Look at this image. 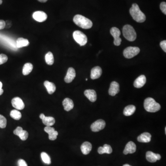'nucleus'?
I'll use <instances>...</instances> for the list:
<instances>
[{
  "instance_id": "28",
  "label": "nucleus",
  "mask_w": 166,
  "mask_h": 166,
  "mask_svg": "<svg viewBox=\"0 0 166 166\" xmlns=\"http://www.w3.org/2000/svg\"><path fill=\"white\" fill-rule=\"evenodd\" d=\"M10 116L16 120H19L22 117L21 113L16 109L12 110L10 112Z\"/></svg>"
},
{
  "instance_id": "39",
  "label": "nucleus",
  "mask_w": 166,
  "mask_h": 166,
  "mask_svg": "<svg viewBox=\"0 0 166 166\" xmlns=\"http://www.w3.org/2000/svg\"><path fill=\"white\" fill-rule=\"evenodd\" d=\"M5 28V21L0 20V30H2Z\"/></svg>"
},
{
  "instance_id": "7",
  "label": "nucleus",
  "mask_w": 166,
  "mask_h": 166,
  "mask_svg": "<svg viewBox=\"0 0 166 166\" xmlns=\"http://www.w3.org/2000/svg\"><path fill=\"white\" fill-rule=\"evenodd\" d=\"M110 33L114 37V43L116 46H119L121 43V39L120 38V32L117 28L112 27L110 30Z\"/></svg>"
},
{
  "instance_id": "29",
  "label": "nucleus",
  "mask_w": 166,
  "mask_h": 166,
  "mask_svg": "<svg viewBox=\"0 0 166 166\" xmlns=\"http://www.w3.org/2000/svg\"><path fill=\"white\" fill-rule=\"evenodd\" d=\"M41 158L44 163L48 164V165L51 164V161L50 158L47 153L44 152H42L41 154Z\"/></svg>"
},
{
  "instance_id": "32",
  "label": "nucleus",
  "mask_w": 166,
  "mask_h": 166,
  "mask_svg": "<svg viewBox=\"0 0 166 166\" xmlns=\"http://www.w3.org/2000/svg\"><path fill=\"white\" fill-rule=\"evenodd\" d=\"M8 60L7 55L4 54H0V65L6 63Z\"/></svg>"
},
{
  "instance_id": "43",
  "label": "nucleus",
  "mask_w": 166,
  "mask_h": 166,
  "mask_svg": "<svg viewBox=\"0 0 166 166\" xmlns=\"http://www.w3.org/2000/svg\"><path fill=\"white\" fill-rule=\"evenodd\" d=\"M123 166H130V165H129V164H126L123 165Z\"/></svg>"
},
{
  "instance_id": "31",
  "label": "nucleus",
  "mask_w": 166,
  "mask_h": 166,
  "mask_svg": "<svg viewBox=\"0 0 166 166\" xmlns=\"http://www.w3.org/2000/svg\"><path fill=\"white\" fill-rule=\"evenodd\" d=\"M18 136L20 138V140L23 141H25L27 139L28 137V133L26 131L23 130Z\"/></svg>"
},
{
  "instance_id": "24",
  "label": "nucleus",
  "mask_w": 166,
  "mask_h": 166,
  "mask_svg": "<svg viewBox=\"0 0 166 166\" xmlns=\"http://www.w3.org/2000/svg\"><path fill=\"white\" fill-rule=\"evenodd\" d=\"M29 45L28 40L26 39L20 37L17 40L16 46L18 48H21L22 47H26Z\"/></svg>"
},
{
  "instance_id": "23",
  "label": "nucleus",
  "mask_w": 166,
  "mask_h": 166,
  "mask_svg": "<svg viewBox=\"0 0 166 166\" xmlns=\"http://www.w3.org/2000/svg\"><path fill=\"white\" fill-rule=\"evenodd\" d=\"M136 110L135 106L133 105H128L126 106L123 111V114L125 116H132Z\"/></svg>"
},
{
  "instance_id": "25",
  "label": "nucleus",
  "mask_w": 166,
  "mask_h": 166,
  "mask_svg": "<svg viewBox=\"0 0 166 166\" xmlns=\"http://www.w3.org/2000/svg\"><path fill=\"white\" fill-rule=\"evenodd\" d=\"M43 123L47 126H51L55 123V119L52 117L45 116L42 119Z\"/></svg>"
},
{
  "instance_id": "8",
  "label": "nucleus",
  "mask_w": 166,
  "mask_h": 166,
  "mask_svg": "<svg viewBox=\"0 0 166 166\" xmlns=\"http://www.w3.org/2000/svg\"><path fill=\"white\" fill-rule=\"evenodd\" d=\"M106 126V123L102 119H99L94 122L91 125V128L94 132H98L104 129Z\"/></svg>"
},
{
  "instance_id": "42",
  "label": "nucleus",
  "mask_w": 166,
  "mask_h": 166,
  "mask_svg": "<svg viewBox=\"0 0 166 166\" xmlns=\"http://www.w3.org/2000/svg\"><path fill=\"white\" fill-rule=\"evenodd\" d=\"M37 1H39V2H43V3H44V2H46L48 0H37Z\"/></svg>"
},
{
  "instance_id": "41",
  "label": "nucleus",
  "mask_w": 166,
  "mask_h": 166,
  "mask_svg": "<svg viewBox=\"0 0 166 166\" xmlns=\"http://www.w3.org/2000/svg\"><path fill=\"white\" fill-rule=\"evenodd\" d=\"M45 116V115H44V114H41V115H40V116L39 117H40V118L41 119H42Z\"/></svg>"
},
{
  "instance_id": "22",
  "label": "nucleus",
  "mask_w": 166,
  "mask_h": 166,
  "mask_svg": "<svg viewBox=\"0 0 166 166\" xmlns=\"http://www.w3.org/2000/svg\"><path fill=\"white\" fill-rule=\"evenodd\" d=\"M98 152L99 154H103L104 153L110 154L112 152V149L110 145L105 144L103 147H100L98 149Z\"/></svg>"
},
{
  "instance_id": "19",
  "label": "nucleus",
  "mask_w": 166,
  "mask_h": 166,
  "mask_svg": "<svg viewBox=\"0 0 166 166\" xmlns=\"http://www.w3.org/2000/svg\"><path fill=\"white\" fill-rule=\"evenodd\" d=\"M92 145L89 142H85L81 146V150L84 155H87L92 150Z\"/></svg>"
},
{
  "instance_id": "13",
  "label": "nucleus",
  "mask_w": 166,
  "mask_h": 166,
  "mask_svg": "<svg viewBox=\"0 0 166 166\" xmlns=\"http://www.w3.org/2000/svg\"><path fill=\"white\" fill-rule=\"evenodd\" d=\"M146 159L150 162H156L157 160H160L161 158V155L158 154H155L151 151H147L146 154Z\"/></svg>"
},
{
  "instance_id": "33",
  "label": "nucleus",
  "mask_w": 166,
  "mask_h": 166,
  "mask_svg": "<svg viewBox=\"0 0 166 166\" xmlns=\"http://www.w3.org/2000/svg\"><path fill=\"white\" fill-rule=\"evenodd\" d=\"M58 135V132L57 131H54L52 133L49 135V140L52 141L55 140L57 138V136Z\"/></svg>"
},
{
  "instance_id": "35",
  "label": "nucleus",
  "mask_w": 166,
  "mask_h": 166,
  "mask_svg": "<svg viewBox=\"0 0 166 166\" xmlns=\"http://www.w3.org/2000/svg\"><path fill=\"white\" fill-rule=\"evenodd\" d=\"M160 9L161 12L164 13V15H166V3L165 2H162L160 4Z\"/></svg>"
},
{
  "instance_id": "26",
  "label": "nucleus",
  "mask_w": 166,
  "mask_h": 166,
  "mask_svg": "<svg viewBox=\"0 0 166 166\" xmlns=\"http://www.w3.org/2000/svg\"><path fill=\"white\" fill-rule=\"evenodd\" d=\"M33 69V65L31 63H26L24 65L23 68V73L24 75H27L31 73Z\"/></svg>"
},
{
  "instance_id": "34",
  "label": "nucleus",
  "mask_w": 166,
  "mask_h": 166,
  "mask_svg": "<svg viewBox=\"0 0 166 166\" xmlns=\"http://www.w3.org/2000/svg\"><path fill=\"white\" fill-rule=\"evenodd\" d=\"M44 131L49 135L53 133L55 131V129L53 127H51V126H46L44 129Z\"/></svg>"
},
{
  "instance_id": "12",
  "label": "nucleus",
  "mask_w": 166,
  "mask_h": 166,
  "mask_svg": "<svg viewBox=\"0 0 166 166\" xmlns=\"http://www.w3.org/2000/svg\"><path fill=\"white\" fill-rule=\"evenodd\" d=\"M119 92V85L117 82L113 81L111 83L109 93L111 96H115Z\"/></svg>"
},
{
  "instance_id": "46",
  "label": "nucleus",
  "mask_w": 166,
  "mask_h": 166,
  "mask_svg": "<svg viewBox=\"0 0 166 166\" xmlns=\"http://www.w3.org/2000/svg\"><path fill=\"white\" fill-rule=\"evenodd\" d=\"M85 80H86V81H87V80H88V79H87V78H86V79H85Z\"/></svg>"
},
{
  "instance_id": "2",
  "label": "nucleus",
  "mask_w": 166,
  "mask_h": 166,
  "mask_svg": "<svg viewBox=\"0 0 166 166\" xmlns=\"http://www.w3.org/2000/svg\"><path fill=\"white\" fill-rule=\"evenodd\" d=\"M73 20L77 26L83 29H90L93 26L92 22L90 19L81 15H76L74 17Z\"/></svg>"
},
{
  "instance_id": "1",
  "label": "nucleus",
  "mask_w": 166,
  "mask_h": 166,
  "mask_svg": "<svg viewBox=\"0 0 166 166\" xmlns=\"http://www.w3.org/2000/svg\"><path fill=\"white\" fill-rule=\"evenodd\" d=\"M130 13L134 20L138 23H143L146 20V16L136 3H133L130 9Z\"/></svg>"
},
{
  "instance_id": "15",
  "label": "nucleus",
  "mask_w": 166,
  "mask_h": 166,
  "mask_svg": "<svg viewBox=\"0 0 166 166\" xmlns=\"http://www.w3.org/2000/svg\"><path fill=\"white\" fill-rule=\"evenodd\" d=\"M146 82V77L142 75L136 78L134 82V86L137 88H140L143 87Z\"/></svg>"
},
{
  "instance_id": "14",
  "label": "nucleus",
  "mask_w": 166,
  "mask_h": 166,
  "mask_svg": "<svg viewBox=\"0 0 166 166\" xmlns=\"http://www.w3.org/2000/svg\"><path fill=\"white\" fill-rule=\"evenodd\" d=\"M136 150V145L134 143L130 141L126 144L123 151V153L125 155L133 154L135 152Z\"/></svg>"
},
{
  "instance_id": "3",
  "label": "nucleus",
  "mask_w": 166,
  "mask_h": 166,
  "mask_svg": "<svg viewBox=\"0 0 166 166\" xmlns=\"http://www.w3.org/2000/svg\"><path fill=\"white\" fill-rule=\"evenodd\" d=\"M144 108L147 112L155 113L160 110L161 107L159 103L156 102L154 99L148 98L144 100Z\"/></svg>"
},
{
  "instance_id": "27",
  "label": "nucleus",
  "mask_w": 166,
  "mask_h": 166,
  "mask_svg": "<svg viewBox=\"0 0 166 166\" xmlns=\"http://www.w3.org/2000/svg\"><path fill=\"white\" fill-rule=\"evenodd\" d=\"M45 61L49 65H52L54 62V58L53 54L51 52H49L46 54L45 57Z\"/></svg>"
},
{
  "instance_id": "6",
  "label": "nucleus",
  "mask_w": 166,
  "mask_h": 166,
  "mask_svg": "<svg viewBox=\"0 0 166 166\" xmlns=\"http://www.w3.org/2000/svg\"><path fill=\"white\" fill-rule=\"evenodd\" d=\"M140 48L137 47H128L126 48L123 51L124 57L127 59H131L140 53Z\"/></svg>"
},
{
  "instance_id": "40",
  "label": "nucleus",
  "mask_w": 166,
  "mask_h": 166,
  "mask_svg": "<svg viewBox=\"0 0 166 166\" xmlns=\"http://www.w3.org/2000/svg\"><path fill=\"white\" fill-rule=\"evenodd\" d=\"M2 83L0 81V95H2L3 93V90L2 89Z\"/></svg>"
},
{
  "instance_id": "4",
  "label": "nucleus",
  "mask_w": 166,
  "mask_h": 166,
  "mask_svg": "<svg viewBox=\"0 0 166 166\" xmlns=\"http://www.w3.org/2000/svg\"><path fill=\"white\" fill-rule=\"evenodd\" d=\"M122 32L125 38L128 41L133 42L136 39V33L132 26L129 25H125L123 27Z\"/></svg>"
},
{
  "instance_id": "37",
  "label": "nucleus",
  "mask_w": 166,
  "mask_h": 166,
  "mask_svg": "<svg viewBox=\"0 0 166 166\" xmlns=\"http://www.w3.org/2000/svg\"><path fill=\"white\" fill-rule=\"evenodd\" d=\"M161 47V49H162L163 51L166 52V40H163V41H161V42L160 43Z\"/></svg>"
},
{
  "instance_id": "16",
  "label": "nucleus",
  "mask_w": 166,
  "mask_h": 166,
  "mask_svg": "<svg viewBox=\"0 0 166 166\" xmlns=\"http://www.w3.org/2000/svg\"><path fill=\"white\" fill-rule=\"evenodd\" d=\"M102 74L101 68L99 66L94 67L91 71V78L92 79H95L99 78Z\"/></svg>"
},
{
  "instance_id": "18",
  "label": "nucleus",
  "mask_w": 166,
  "mask_h": 166,
  "mask_svg": "<svg viewBox=\"0 0 166 166\" xmlns=\"http://www.w3.org/2000/svg\"><path fill=\"white\" fill-rule=\"evenodd\" d=\"M64 109L67 111H69L74 107V103L73 100L68 98H66L62 102Z\"/></svg>"
},
{
  "instance_id": "5",
  "label": "nucleus",
  "mask_w": 166,
  "mask_h": 166,
  "mask_svg": "<svg viewBox=\"0 0 166 166\" xmlns=\"http://www.w3.org/2000/svg\"><path fill=\"white\" fill-rule=\"evenodd\" d=\"M73 37L75 41L79 44L80 46H84L87 43V36L80 31H75L73 33Z\"/></svg>"
},
{
  "instance_id": "17",
  "label": "nucleus",
  "mask_w": 166,
  "mask_h": 166,
  "mask_svg": "<svg viewBox=\"0 0 166 166\" xmlns=\"http://www.w3.org/2000/svg\"><path fill=\"white\" fill-rule=\"evenodd\" d=\"M85 95L92 102H95L96 100L97 95L95 91L93 90H86L85 91Z\"/></svg>"
},
{
  "instance_id": "9",
  "label": "nucleus",
  "mask_w": 166,
  "mask_h": 166,
  "mask_svg": "<svg viewBox=\"0 0 166 166\" xmlns=\"http://www.w3.org/2000/svg\"><path fill=\"white\" fill-rule=\"evenodd\" d=\"M33 18L37 22H43L47 19V15L44 12L38 11L34 12L33 14Z\"/></svg>"
},
{
  "instance_id": "45",
  "label": "nucleus",
  "mask_w": 166,
  "mask_h": 166,
  "mask_svg": "<svg viewBox=\"0 0 166 166\" xmlns=\"http://www.w3.org/2000/svg\"><path fill=\"white\" fill-rule=\"evenodd\" d=\"M165 133L166 134V127H165Z\"/></svg>"
},
{
  "instance_id": "38",
  "label": "nucleus",
  "mask_w": 166,
  "mask_h": 166,
  "mask_svg": "<svg viewBox=\"0 0 166 166\" xmlns=\"http://www.w3.org/2000/svg\"><path fill=\"white\" fill-rule=\"evenodd\" d=\"M18 166H28L26 162L23 159L19 160L18 161Z\"/></svg>"
},
{
  "instance_id": "21",
  "label": "nucleus",
  "mask_w": 166,
  "mask_h": 166,
  "mask_svg": "<svg viewBox=\"0 0 166 166\" xmlns=\"http://www.w3.org/2000/svg\"><path fill=\"white\" fill-rule=\"evenodd\" d=\"M44 85L47 89L48 93L52 94L56 90V86L53 83L49 81H45L44 82Z\"/></svg>"
},
{
  "instance_id": "10",
  "label": "nucleus",
  "mask_w": 166,
  "mask_h": 166,
  "mask_svg": "<svg viewBox=\"0 0 166 166\" xmlns=\"http://www.w3.org/2000/svg\"><path fill=\"white\" fill-rule=\"evenodd\" d=\"M12 104L13 107L17 110H22L25 108V104L22 100L19 97L13 98L12 100Z\"/></svg>"
},
{
  "instance_id": "30",
  "label": "nucleus",
  "mask_w": 166,
  "mask_h": 166,
  "mask_svg": "<svg viewBox=\"0 0 166 166\" xmlns=\"http://www.w3.org/2000/svg\"><path fill=\"white\" fill-rule=\"evenodd\" d=\"M7 119L5 117L0 115V128H5L7 126Z\"/></svg>"
},
{
  "instance_id": "44",
  "label": "nucleus",
  "mask_w": 166,
  "mask_h": 166,
  "mask_svg": "<svg viewBox=\"0 0 166 166\" xmlns=\"http://www.w3.org/2000/svg\"><path fill=\"white\" fill-rule=\"evenodd\" d=\"M2 0H0V5H1V4H2Z\"/></svg>"
},
{
  "instance_id": "36",
  "label": "nucleus",
  "mask_w": 166,
  "mask_h": 166,
  "mask_svg": "<svg viewBox=\"0 0 166 166\" xmlns=\"http://www.w3.org/2000/svg\"><path fill=\"white\" fill-rule=\"evenodd\" d=\"M23 130V128H22V127H20V126H18V127H17V128L14 130V131H13V133L15 134L16 135L19 136Z\"/></svg>"
},
{
  "instance_id": "20",
  "label": "nucleus",
  "mask_w": 166,
  "mask_h": 166,
  "mask_svg": "<svg viewBox=\"0 0 166 166\" xmlns=\"http://www.w3.org/2000/svg\"><path fill=\"white\" fill-rule=\"evenodd\" d=\"M151 135L150 133H144L137 137L138 142L141 143H149L150 141Z\"/></svg>"
},
{
  "instance_id": "11",
  "label": "nucleus",
  "mask_w": 166,
  "mask_h": 166,
  "mask_svg": "<svg viewBox=\"0 0 166 166\" xmlns=\"http://www.w3.org/2000/svg\"><path fill=\"white\" fill-rule=\"evenodd\" d=\"M75 77L76 72L74 69L73 67L69 68L64 80L67 83H70L73 81Z\"/></svg>"
}]
</instances>
